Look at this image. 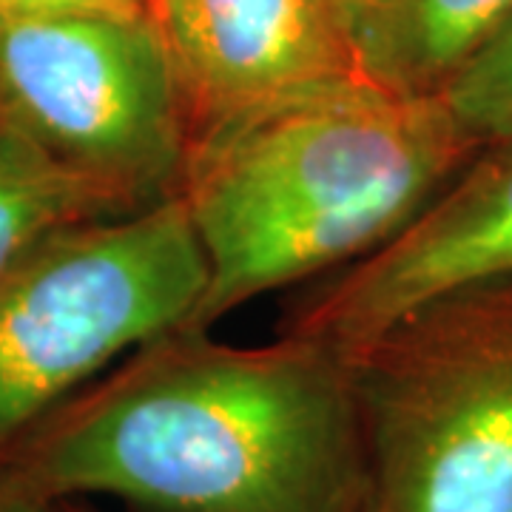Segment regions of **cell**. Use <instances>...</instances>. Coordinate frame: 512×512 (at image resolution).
Masks as SVG:
<instances>
[{"mask_svg": "<svg viewBox=\"0 0 512 512\" xmlns=\"http://www.w3.org/2000/svg\"><path fill=\"white\" fill-rule=\"evenodd\" d=\"M0 484L140 512H370L348 359L288 330L262 345L194 328L151 339L43 421Z\"/></svg>", "mask_w": 512, "mask_h": 512, "instance_id": "cell-1", "label": "cell"}, {"mask_svg": "<svg viewBox=\"0 0 512 512\" xmlns=\"http://www.w3.org/2000/svg\"><path fill=\"white\" fill-rule=\"evenodd\" d=\"M481 148L441 94L359 74L197 131L177 197L208 279L183 328L379 251Z\"/></svg>", "mask_w": 512, "mask_h": 512, "instance_id": "cell-2", "label": "cell"}, {"mask_svg": "<svg viewBox=\"0 0 512 512\" xmlns=\"http://www.w3.org/2000/svg\"><path fill=\"white\" fill-rule=\"evenodd\" d=\"M345 359L370 512H512V276L439 293Z\"/></svg>", "mask_w": 512, "mask_h": 512, "instance_id": "cell-3", "label": "cell"}, {"mask_svg": "<svg viewBox=\"0 0 512 512\" xmlns=\"http://www.w3.org/2000/svg\"><path fill=\"white\" fill-rule=\"evenodd\" d=\"M205 279L180 197L63 225L0 268V464L128 353L183 328Z\"/></svg>", "mask_w": 512, "mask_h": 512, "instance_id": "cell-4", "label": "cell"}, {"mask_svg": "<svg viewBox=\"0 0 512 512\" xmlns=\"http://www.w3.org/2000/svg\"><path fill=\"white\" fill-rule=\"evenodd\" d=\"M0 117L126 211L177 197L194 137L151 12L0 23Z\"/></svg>", "mask_w": 512, "mask_h": 512, "instance_id": "cell-5", "label": "cell"}, {"mask_svg": "<svg viewBox=\"0 0 512 512\" xmlns=\"http://www.w3.org/2000/svg\"><path fill=\"white\" fill-rule=\"evenodd\" d=\"M512 276V137L495 140L379 251L316 285L282 330L356 348L439 293Z\"/></svg>", "mask_w": 512, "mask_h": 512, "instance_id": "cell-6", "label": "cell"}, {"mask_svg": "<svg viewBox=\"0 0 512 512\" xmlns=\"http://www.w3.org/2000/svg\"><path fill=\"white\" fill-rule=\"evenodd\" d=\"M151 15L194 134L356 74L336 0H151Z\"/></svg>", "mask_w": 512, "mask_h": 512, "instance_id": "cell-7", "label": "cell"}, {"mask_svg": "<svg viewBox=\"0 0 512 512\" xmlns=\"http://www.w3.org/2000/svg\"><path fill=\"white\" fill-rule=\"evenodd\" d=\"M359 77L439 97L512 20V0H336Z\"/></svg>", "mask_w": 512, "mask_h": 512, "instance_id": "cell-8", "label": "cell"}, {"mask_svg": "<svg viewBox=\"0 0 512 512\" xmlns=\"http://www.w3.org/2000/svg\"><path fill=\"white\" fill-rule=\"evenodd\" d=\"M131 214L0 117V268L72 222Z\"/></svg>", "mask_w": 512, "mask_h": 512, "instance_id": "cell-9", "label": "cell"}, {"mask_svg": "<svg viewBox=\"0 0 512 512\" xmlns=\"http://www.w3.org/2000/svg\"><path fill=\"white\" fill-rule=\"evenodd\" d=\"M441 100L478 146L512 137V20L444 89Z\"/></svg>", "mask_w": 512, "mask_h": 512, "instance_id": "cell-10", "label": "cell"}, {"mask_svg": "<svg viewBox=\"0 0 512 512\" xmlns=\"http://www.w3.org/2000/svg\"><path fill=\"white\" fill-rule=\"evenodd\" d=\"M151 0H0V23L43 18H86V15H148Z\"/></svg>", "mask_w": 512, "mask_h": 512, "instance_id": "cell-11", "label": "cell"}, {"mask_svg": "<svg viewBox=\"0 0 512 512\" xmlns=\"http://www.w3.org/2000/svg\"><path fill=\"white\" fill-rule=\"evenodd\" d=\"M0 512H72V504H52L32 495H23L0 484Z\"/></svg>", "mask_w": 512, "mask_h": 512, "instance_id": "cell-12", "label": "cell"}, {"mask_svg": "<svg viewBox=\"0 0 512 512\" xmlns=\"http://www.w3.org/2000/svg\"><path fill=\"white\" fill-rule=\"evenodd\" d=\"M72 512H83V510H77V507H74V504H72Z\"/></svg>", "mask_w": 512, "mask_h": 512, "instance_id": "cell-13", "label": "cell"}]
</instances>
